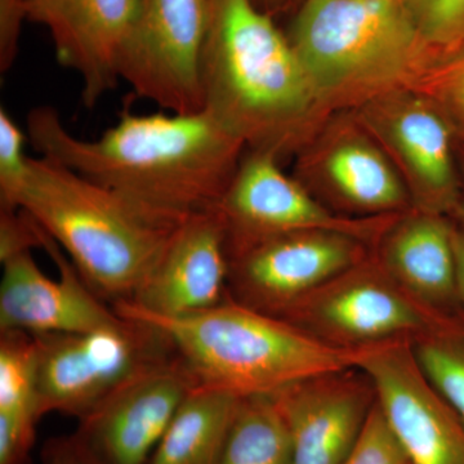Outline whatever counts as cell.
I'll use <instances>...</instances> for the list:
<instances>
[{"mask_svg":"<svg viewBox=\"0 0 464 464\" xmlns=\"http://www.w3.org/2000/svg\"><path fill=\"white\" fill-rule=\"evenodd\" d=\"M228 276L224 222L208 210L174 227L145 282L125 302L159 317L195 315L230 298Z\"/></svg>","mask_w":464,"mask_h":464,"instance_id":"2e32d148","label":"cell"},{"mask_svg":"<svg viewBox=\"0 0 464 464\" xmlns=\"http://www.w3.org/2000/svg\"><path fill=\"white\" fill-rule=\"evenodd\" d=\"M411 88L431 101L464 145V47L432 63Z\"/></svg>","mask_w":464,"mask_h":464,"instance_id":"d4e9b609","label":"cell"},{"mask_svg":"<svg viewBox=\"0 0 464 464\" xmlns=\"http://www.w3.org/2000/svg\"><path fill=\"white\" fill-rule=\"evenodd\" d=\"M353 112L399 170L413 209L456 215L463 186L454 152L458 140L431 101L404 88L369 101Z\"/></svg>","mask_w":464,"mask_h":464,"instance_id":"30bf717a","label":"cell"},{"mask_svg":"<svg viewBox=\"0 0 464 464\" xmlns=\"http://www.w3.org/2000/svg\"><path fill=\"white\" fill-rule=\"evenodd\" d=\"M289 41L322 112L411 88L436 61L402 0H304Z\"/></svg>","mask_w":464,"mask_h":464,"instance_id":"3957f363","label":"cell"},{"mask_svg":"<svg viewBox=\"0 0 464 464\" xmlns=\"http://www.w3.org/2000/svg\"><path fill=\"white\" fill-rule=\"evenodd\" d=\"M302 3L304 0H255L256 5L259 9L266 12V14H273L275 12L284 11L295 5V3Z\"/></svg>","mask_w":464,"mask_h":464,"instance_id":"f546056e","label":"cell"},{"mask_svg":"<svg viewBox=\"0 0 464 464\" xmlns=\"http://www.w3.org/2000/svg\"><path fill=\"white\" fill-rule=\"evenodd\" d=\"M14 209L56 241L88 286L111 306L134 297L174 230L44 157L30 158Z\"/></svg>","mask_w":464,"mask_h":464,"instance_id":"277c9868","label":"cell"},{"mask_svg":"<svg viewBox=\"0 0 464 464\" xmlns=\"http://www.w3.org/2000/svg\"><path fill=\"white\" fill-rule=\"evenodd\" d=\"M141 0H25L26 20L47 27L61 65L83 83L93 108L121 81V63L136 26Z\"/></svg>","mask_w":464,"mask_h":464,"instance_id":"9a60e30c","label":"cell"},{"mask_svg":"<svg viewBox=\"0 0 464 464\" xmlns=\"http://www.w3.org/2000/svg\"><path fill=\"white\" fill-rule=\"evenodd\" d=\"M342 464H411L377 401L368 415L355 447Z\"/></svg>","mask_w":464,"mask_h":464,"instance_id":"4316f807","label":"cell"},{"mask_svg":"<svg viewBox=\"0 0 464 464\" xmlns=\"http://www.w3.org/2000/svg\"><path fill=\"white\" fill-rule=\"evenodd\" d=\"M38 230L41 248L53 259L60 279L43 273L32 250L2 261L0 332L84 333L121 323V316L88 286L56 241L39 226Z\"/></svg>","mask_w":464,"mask_h":464,"instance_id":"5bb4252c","label":"cell"},{"mask_svg":"<svg viewBox=\"0 0 464 464\" xmlns=\"http://www.w3.org/2000/svg\"><path fill=\"white\" fill-rule=\"evenodd\" d=\"M436 61L464 47V0H402Z\"/></svg>","mask_w":464,"mask_h":464,"instance_id":"cb8c5ba5","label":"cell"},{"mask_svg":"<svg viewBox=\"0 0 464 464\" xmlns=\"http://www.w3.org/2000/svg\"><path fill=\"white\" fill-rule=\"evenodd\" d=\"M356 369L373 384L375 401L411 464H464V423L427 380L413 342L357 348Z\"/></svg>","mask_w":464,"mask_h":464,"instance_id":"8fae6325","label":"cell"},{"mask_svg":"<svg viewBox=\"0 0 464 464\" xmlns=\"http://www.w3.org/2000/svg\"><path fill=\"white\" fill-rule=\"evenodd\" d=\"M212 0H141L121 81L172 114L204 110L201 65Z\"/></svg>","mask_w":464,"mask_h":464,"instance_id":"9c48e42d","label":"cell"},{"mask_svg":"<svg viewBox=\"0 0 464 464\" xmlns=\"http://www.w3.org/2000/svg\"><path fill=\"white\" fill-rule=\"evenodd\" d=\"M357 369L295 382L274 392L288 423L293 464H342L375 402L373 384Z\"/></svg>","mask_w":464,"mask_h":464,"instance_id":"ac0fdd59","label":"cell"},{"mask_svg":"<svg viewBox=\"0 0 464 464\" xmlns=\"http://www.w3.org/2000/svg\"><path fill=\"white\" fill-rule=\"evenodd\" d=\"M0 417L38 424V344L26 332H0Z\"/></svg>","mask_w":464,"mask_h":464,"instance_id":"7402d4cb","label":"cell"},{"mask_svg":"<svg viewBox=\"0 0 464 464\" xmlns=\"http://www.w3.org/2000/svg\"><path fill=\"white\" fill-rule=\"evenodd\" d=\"M112 307L166 333L199 384L237 396L274 393L295 382L356 368L357 348L332 346L232 298L183 317L150 315L125 301Z\"/></svg>","mask_w":464,"mask_h":464,"instance_id":"5b68a950","label":"cell"},{"mask_svg":"<svg viewBox=\"0 0 464 464\" xmlns=\"http://www.w3.org/2000/svg\"><path fill=\"white\" fill-rule=\"evenodd\" d=\"M43 464H102L76 435L51 440L42 454Z\"/></svg>","mask_w":464,"mask_h":464,"instance_id":"83f0119b","label":"cell"},{"mask_svg":"<svg viewBox=\"0 0 464 464\" xmlns=\"http://www.w3.org/2000/svg\"><path fill=\"white\" fill-rule=\"evenodd\" d=\"M279 319L332 346L362 348L464 333L449 314L418 301L378 261L366 257L295 302Z\"/></svg>","mask_w":464,"mask_h":464,"instance_id":"8992f818","label":"cell"},{"mask_svg":"<svg viewBox=\"0 0 464 464\" xmlns=\"http://www.w3.org/2000/svg\"><path fill=\"white\" fill-rule=\"evenodd\" d=\"M199 382L179 353L128 381L81 420L76 435L102 464H148Z\"/></svg>","mask_w":464,"mask_h":464,"instance_id":"4fadbf2b","label":"cell"},{"mask_svg":"<svg viewBox=\"0 0 464 464\" xmlns=\"http://www.w3.org/2000/svg\"><path fill=\"white\" fill-rule=\"evenodd\" d=\"M218 464H293L292 435L274 393L241 396Z\"/></svg>","mask_w":464,"mask_h":464,"instance_id":"44dd1931","label":"cell"},{"mask_svg":"<svg viewBox=\"0 0 464 464\" xmlns=\"http://www.w3.org/2000/svg\"><path fill=\"white\" fill-rule=\"evenodd\" d=\"M413 348L427 380L464 423V333L430 335Z\"/></svg>","mask_w":464,"mask_h":464,"instance_id":"603a6c76","label":"cell"},{"mask_svg":"<svg viewBox=\"0 0 464 464\" xmlns=\"http://www.w3.org/2000/svg\"><path fill=\"white\" fill-rule=\"evenodd\" d=\"M240 398L198 384L183 400L148 464H218Z\"/></svg>","mask_w":464,"mask_h":464,"instance_id":"ffe728a7","label":"cell"},{"mask_svg":"<svg viewBox=\"0 0 464 464\" xmlns=\"http://www.w3.org/2000/svg\"><path fill=\"white\" fill-rule=\"evenodd\" d=\"M27 137L42 157L115 192L151 221L174 228L216 209L246 143L208 114L121 112L100 139L70 133L50 106L27 116Z\"/></svg>","mask_w":464,"mask_h":464,"instance_id":"6da1fadb","label":"cell"},{"mask_svg":"<svg viewBox=\"0 0 464 464\" xmlns=\"http://www.w3.org/2000/svg\"><path fill=\"white\" fill-rule=\"evenodd\" d=\"M462 198H460L459 207H458L456 216L459 217L460 222L464 226V160L462 166Z\"/></svg>","mask_w":464,"mask_h":464,"instance_id":"4dcf8cb0","label":"cell"},{"mask_svg":"<svg viewBox=\"0 0 464 464\" xmlns=\"http://www.w3.org/2000/svg\"><path fill=\"white\" fill-rule=\"evenodd\" d=\"M453 232L447 216L411 209L378 241L384 270L418 301L445 314L457 304Z\"/></svg>","mask_w":464,"mask_h":464,"instance_id":"d6986e66","label":"cell"},{"mask_svg":"<svg viewBox=\"0 0 464 464\" xmlns=\"http://www.w3.org/2000/svg\"><path fill=\"white\" fill-rule=\"evenodd\" d=\"M299 181L317 183L337 203L366 217L413 209L399 170L355 116L335 121L308 140L298 163Z\"/></svg>","mask_w":464,"mask_h":464,"instance_id":"e0dca14e","label":"cell"},{"mask_svg":"<svg viewBox=\"0 0 464 464\" xmlns=\"http://www.w3.org/2000/svg\"><path fill=\"white\" fill-rule=\"evenodd\" d=\"M365 241L331 231L271 237L232 256L228 295L275 317L364 261Z\"/></svg>","mask_w":464,"mask_h":464,"instance_id":"7c38bea8","label":"cell"},{"mask_svg":"<svg viewBox=\"0 0 464 464\" xmlns=\"http://www.w3.org/2000/svg\"><path fill=\"white\" fill-rule=\"evenodd\" d=\"M121 316L96 331L34 335L42 417L56 411L83 420L128 381L176 353L157 326Z\"/></svg>","mask_w":464,"mask_h":464,"instance_id":"52a82bcc","label":"cell"},{"mask_svg":"<svg viewBox=\"0 0 464 464\" xmlns=\"http://www.w3.org/2000/svg\"><path fill=\"white\" fill-rule=\"evenodd\" d=\"M454 257H456L457 304L464 311V226H454Z\"/></svg>","mask_w":464,"mask_h":464,"instance_id":"f1b7e54d","label":"cell"},{"mask_svg":"<svg viewBox=\"0 0 464 464\" xmlns=\"http://www.w3.org/2000/svg\"><path fill=\"white\" fill-rule=\"evenodd\" d=\"M27 139L7 110L0 109V209H14L25 181L30 161L25 152Z\"/></svg>","mask_w":464,"mask_h":464,"instance_id":"484cf974","label":"cell"},{"mask_svg":"<svg viewBox=\"0 0 464 464\" xmlns=\"http://www.w3.org/2000/svg\"><path fill=\"white\" fill-rule=\"evenodd\" d=\"M204 110L252 150L304 148L323 114L289 39L255 0H212Z\"/></svg>","mask_w":464,"mask_h":464,"instance_id":"7a4b0ae2","label":"cell"},{"mask_svg":"<svg viewBox=\"0 0 464 464\" xmlns=\"http://www.w3.org/2000/svg\"><path fill=\"white\" fill-rule=\"evenodd\" d=\"M217 212L224 222L230 258L279 235L331 231L378 243L400 215L338 216L324 207L298 179L280 169L279 157L252 150L241 158Z\"/></svg>","mask_w":464,"mask_h":464,"instance_id":"ba28073f","label":"cell"}]
</instances>
